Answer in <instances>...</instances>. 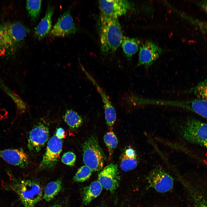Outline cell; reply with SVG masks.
Returning <instances> with one entry per match:
<instances>
[{
  "instance_id": "1",
  "label": "cell",
  "mask_w": 207,
  "mask_h": 207,
  "mask_svg": "<svg viewBox=\"0 0 207 207\" xmlns=\"http://www.w3.org/2000/svg\"><path fill=\"white\" fill-rule=\"evenodd\" d=\"M98 26L102 52L107 54L115 52L121 45L124 36L118 19L100 15Z\"/></svg>"
},
{
  "instance_id": "2",
  "label": "cell",
  "mask_w": 207,
  "mask_h": 207,
  "mask_svg": "<svg viewBox=\"0 0 207 207\" xmlns=\"http://www.w3.org/2000/svg\"><path fill=\"white\" fill-rule=\"evenodd\" d=\"M179 133L188 142L207 148V123L188 117L180 125Z\"/></svg>"
},
{
  "instance_id": "3",
  "label": "cell",
  "mask_w": 207,
  "mask_h": 207,
  "mask_svg": "<svg viewBox=\"0 0 207 207\" xmlns=\"http://www.w3.org/2000/svg\"><path fill=\"white\" fill-rule=\"evenodd\" d=\"M83 150L85 165L92 171L101 170L103 167L105 157L97 137L92 135L86 140L83 144Z\"/></svg>"
},
{
  "instance_id": "4",
  "label": "cell",
  "mask_w": 207,
  "mask_h": 207,
  "mask_svg": "<svg viewBox=\"0 0 207 207\" xmlns=\"http://www.w3.org/2000/svg\"><path fill=\"white\" fill-rule=\"evenodd\" d=\"M17 189L18 193L24 207H33L40 200L43 196L41 186L34 181H22Z\"/></svg>"
},
{
  "instance_id": "5",
  "label": "cell",
  "mask_w": 207,
  "mask_h": 207,
  "mask_svg": "<svg viewBox=\"0 0 207 207\" xmlns=\"http://www.w3.org/2000/svg\"><path fill=\"white\" fill-rule=\"evenodd\" d=\"M98 3L100 15L113 18L126 14L133 7L128 0H101Z\"/></svg>"
},
{
  "instance_id": "6",
  "label": "cell",
  "mask_w": 207,
  "mask_h": 207,
  "mask_svg": "<svg viewBox=\"0 0 207 207\" xmlns=\"http://www.w3.org/2000/svg\"><path fill=\"white\" fill-rule=\"evenodd\" d=\"M62 141L55 135L53 136L47 143L46 151L39 165L41 169H50L56 165L62 151Z\"/></svg>"
},
{
  "instance_id": "7",
  "label": "cell",
  "mask_w": 207,
  "mask_h": 207,
  "mask_svg": "<svg viewBox=\"0 0 207 207\" xmlns=\"http://www.w3.org/2000/svg\"><path fill=\"white\" fill-rule=\"evenodd\" d=\"M49 137V127L46 124L40 122L30 130L28 141V148L30 152H39L48 140Z\"/></svg>"
},
{
  "instance_id": "8",
  "label": "cell",
  "mask_w": 207,
  "mask_h": 207,
  "mask_svg": "<svg viewBox=\"0 0 207 207\" xmlns=\"http://www.w3.org/2000/svg\"><path fill=\"white\" fill-rule=\"evenodd\" d=\"M147 179L150 186L160 192L164 193L169 191L173 185L172 177L160 167L152 170L149 174Z\"/></svg>"
},
{
  "instance_id": "9",
  "label": "cell",
  "mask_w": 207,
  "mask_h": 207,
  "mask_svg": "<svg viewBox=\"0 0 207 207\" xmlns=\"http://www.w3.org/2000/svg\"><path fill=\"white\" fill-rule=\"evenodd\" d=\"M77 29L69 11L64 12L58 18L50 34L55 37H64L76 33Z\"/></svg>"
},
{
  "instance_id": "10",
  "label": "cell",
  "mask_w": 207,
  "mask_h": 207,
  "mask_svg": "<svg viewBox=\"0 0 207 207\" xmlns=\"http://www.w3.org/2000/svg\"><path fill=\"white\" fill-rule=\"evenodd\" d=\"M98 179L103 187L113 193L118 187L120 180L118 165L112 163L107 165L99 173Z\"/></svg>"
},
{
  "instance_id": "11",
  "label": "cell",
  "mask_w": 207,
  "mask_h": 207,
  "mask_svg": "<svg viewBox=\"0 0 207 207\" xmlns=\"http://www.w3.org/2000/svg\"><path fill=\"white\" fill-rule=\"evenodd\" d=\"M162 52V49L154 42L146 41L140 47L138 66H151Z\"/></svg>"
},
{
  "instance_id": "12",
  "label": "cell",
  "mask_w": 207,
  "mask_h": 207,
  "mask_svg": "<svg viewBox=\"0 0 207 207\" xmlns=\"http://www.w3.org/2000/svg\"><path fill=\"white\" fill-rule=\"evenodd\" d=\"M82 69L87 78L92 83L100 95L103 104L105 119L108 126L111 127L116 119V112L111 101L103 89L92 76L84 68Z\"/></svg>"
},
{
  "instance_id": "13",
  "label": "cell",
  "mask_w": 207,
  "mask_h": 207,
  "mask_svg": "<svg viewBox=\"0 0 207 207\" xmlns=\"http://www.w3.org/2000/svg\"><path fill=\"white\" fill-rule=\"evenodd\" d=\"M0 158L9 164L24 168L29 162L27 155L22 148L0 150Z\"/></svg>"
},
{
  "instance_id": "14",
  "label": "cell",
  "mask_w": 207,
  "mask_h": 207,
  "mask_svg": "<svg viewBox=\"0 0 207 207\" xmlns=\"http://www.w3.org/2000/svg\"><path fill=\"white\" fill-rule=\"evenodd\" d=\"M3 25L15 48L21 43L30 32L29 28L19 22Z\"/></svg>"
},
{
  "instance_id": "15",
  "label": "cell",
  "mask_w": 207,
  "mask_h": 207,
  "mask_svg": "<svg viewBox=\"0 0 207 207\" xmlns=\"http://www.w3.org/2000/svg\"><path fill=\"white\" fill-rule=\"evenodd\" d=\"M174 107L195 112L207 119V101L199 99L175 101Z\"/></svg>"
},
{
  "instance_id": "16",
  "label": "cell",
  "mask_w": 207,
  "mask_h": 207,
  "mask_svg": "<svg viewBox=\"0 0 207 207\" xmlns=\"http://www.w3.org/2000/svg\"><path fill=\"white\" fill-rule=\"evenodd\" d=\"M54 12L53 6L48 4L45 15L34 28V35L37 39L40 40L43 39L50 32L52 28V18Z\"/></svg>"
},
{
  "instance_id": "17",
  "label": "cell",
  "mask_w": 207,
  "mask_h": 207,
  "mask_svg": "<svg viewBox=\"0 0 207 207\" xmlns=\"http://www.w3.org/2000/svg\"><path fill=\"white\" fill-rule=\"evenodd\" d=\"M102 186L98 181L92 182L89 185L84 187L82 192L83 204L87 205L100 194Z\"/></svg>"
},
{
  "instance_id": "18",
  "label": "cell",
  "mask_w": 207,
  "mask_h": 207,
  "mask_svg": "<svg viewBox=\"0 0 207 207\" xmlns=\"http://www.w3.org/2000/svg\"><path fill=\"white\" fill-rule=\"evenodd\" d=\"M140 41L137 38L123 36L121 46L123 52L128 60H130L139 49Z\"/></svg>"
},
{
  "instance_id": "19",
  "label": "cell",
  "mask_w": 207,
  "mask_h": 207,
  "mask_svg": "<svg viewBox=\"0 0 207 207\" xmlns=\"http://www.w3.org/2000/svg\"><path fill=\"white\" fill-rule=\"evenodd\" d=\"M64 118L65 122L72 130L77 129L83 123V119L81 116L71 109L66 111Z\"/></svg>"
},
{
  "instance_id": "20",
  "label": "cell",
  "mask_w": 207,
  "mask_h": 207,
  "mask_svg": "<svg viewBox=\"0 0 207 207\" xmlns=\"http://www.w3.org/2000/svg\"><path fill=\"white\" fill-rule=\"evenodd\" d=\"M62 188V183L59 180L52 181L47 184L45 190L43 198L47 202L51 201L60 191Z\"/></svg>"
},
{
  "instance_id": "21",
  "label": "cell",
  "mask_w": 207,
  "mask_h": 207,
  "mask_svg": "<svg viewBox=\"0 0 207 207\" xmlns=\"http://www.w3.org/2000/svg\"><path fill=\"white\" fill-rule=\"evenodd\" d=\"M187 92L193 94L197 99L207 101V78L188 90Z\"/></svg>"
},
{
  "instance_id": "22",
  "label": "cell",
  "mask_w": 207,
  "mask_h": 207,
  "mask_svg": "<svg viewBox=\"0 0 207 207\" xmlns=\"http://www.w3.org/2000/svg\"><path fill=\"white\" fill-rule=\"evenodd\" d=\"M42 0H27L26 7L31 20L35 21L38 18L41 10Z\"/></svg>"
},
{
  "instance_id": "23",
  "label": "cell",
  "mask_w": 207,
  "mask_h": 207,
  "mask_svg": "<svg viewBox=\"0 0 207 207\" xmlns=\"http://www.w3.org/2000/svg\"><path fill=\"white\" fill-rule=\"evenodd\" d=\"M15 48L3 26L0 25V49L4 51L13 50Z\"/></svg>"
},
{
  "instance_id": "24",
  "label": "cell",
  "mask_w": 207,
  "mask_h": 207,
  "mask_svg": "<svg viewBox=\"0 0 207 207\" xmlns=\"http://www.w3.org/2000/svg\"><path fill=\"white\" fill-rule=\"evenodd\" d=\"M120 167L123 171L127 172L134 169L137 166L138 163V158H130L124 154H122L120 158Z\"/></svg>"
},
{
  "instance_id": "25",
  "label": "cell",
  "mask_w": 207,
  "mask_h": 207,
  "mask_svg": "<svg viewBox=\"0 0 207 207\" xmlns=\"http://www.w3.org/2000/svg\"><path fill=\"white\" fill-rule=\"evenodd\" d=\"M104 141L107 147L110 158L118 144L117 138L114 133L110 131L107 132L104 137Z\"/></svg>"
},
{
  "instance_id": "26",
  "label": "cell",
  "mask_w": 207,
  "mask_h": 207,
  "mask_svg": "<svg viewBox=\"0 0 207 207\" xmlns=\"http://www.w3.org/2000/svg\"><path fill=\"white\" fill-rule=\"evenodd\" d=\"M93 171L87 166H82L78 170L73 177V180L77 182H84L88 179Z\"/></svg>"
},
{
  "instance_id": "27",
  "label": "cell",
  "mask_w": 207,
  "mask_h": 207,
  "mask_svg": "<svg viewBox=\"0 0 207 207\" xmlns=\"http://www.w3.org/2000/svg\"><path fill=\"white\" fill-rule=\"evenodd\" d=\"M76 160L75 154L72 152L64 153L61 159L62 161L64 164L70 166H72L74 165Z\"/></svg>"
},
{
  "instance_id": "28",
  "label": "cell",
  "mask_w": 207,
  "mask_h": 207,
  "mask_svg": "<svg viewBox=\"0 0 207 207\" xmlns=\"http://www.w3.org/2000/svg\"><path fill=\"white\" fill-rule=\"evenodd\" d=\"M6 91L8 92L10 97H12V99L16 103L18 109L22 112L25 111L26 109V106L24 102L19 97L8 89H7Z\"/></svg>"
},
{
  "instance_id": "29",
  "label": "cell",
  "mask_w": 207,
  "mask_h": 207,
  "mask_svg": "<svg viewBox=\"0 0 207 207\" xmlns=\"http://www.w3.org/2000/svg\"><path fill=\"white\" fill-rule=\"evenodd\" d=\"M195 207H207V199L196 192L193 196Z\"/></svg>"
},
{
  "instance_id": "30",
  "label": "cell",
  "mask_w": 207,
  "mask_h": 207,
  "mask_svg": "<svg viewBox=\"0 0 207 207\" xmlns=\"http://www.w3.org/2000/svg\"><path fill=\"white\" fill-rule=\"evenodd\" d=\"M125 155L130 158H135L137 157L135 151L133 148L129 147L126 149L124 152Z\"/></svg>"
},
{
  "instance_id": "31",
  "label": "cell",
  "mask_w": 207,
  "mask_h": 207,
  "mask_svg": "<svg viewBox=\"0 0 207 207\" xmlns=\"http://www.w3.org/2000/svg\"><path fill=\"white\" fill-rule=\"evenodd\" d=\"M65 132L64 129L62 128L57 129L56 130L55 135L59 139H62L65 137Z\"/></svg>"
},
{
  "instance_id": "32",
  "label": "cell",
  "mask_w": 207,
  "mask_h": 207,
  "mask_svg": "<svg viewBox=\"0 0 207 207\" xmlns=\"http://www.w3.org/2000/svg\"><path fill=\"white\" fill-rule=\"evenodd\" d=\"M201 4L203 8L207 12V1L202 2Z\"/></svg>"
},
{
  "instance_id": "33",
  "label": "cell",
  "mask_w": 207,
  "mask_h": 207,
  "mask_svg": "<svg viewBox=\"0 0 207 207\" xmlns=\"http://www.w3.org/2000/svg\"><path fill=\"white\" fill-rule=\"evenodd\" d=\"M51 207H62L60 205L58 204H55L52 206Z\"/></svg>"
}]
</instances>
